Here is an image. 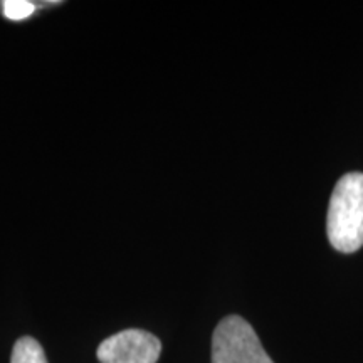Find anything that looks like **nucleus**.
Here are the masks:
<instances>
[{
    "label": "nucleus",
    "instance_id": "nucleus-1",
    "mask_svg": "<svg viewBox=\"0 0 363 363\" xmlns=\"http://www.w3.org/2000/svg\"><path fill=\"white\" fill-rule=\"evenodd\" d=\"M330 244L340 252H355L363 246V174L352 172L335 185L326 216Z\"/></svg>",
    "mask_w": 363,
    "mask_h": 363
},
{
    "label": "nucleus",
    "instance_id": "nucleus-2",
    "mask_svg": "<svg viewBox=\"0 0 363 363\" xmlns=\"http://www.w3.org/2000/svg\"><path fill=\"white\" fill-rule=\"evenodd\" d=\"M212 363H274L261 340L242 316L219 321L212 335Z\"/></svg>",
    "mask_w": 363,
    "mask_h": 363
},
{
    "label": "nucleus",
    "instance_id": "nucleus-3",
    "mask_svg": "<svg viewBox=\"0 0 363 363\" xmlns=\"http://www.w3.org/2000/svg\"><path fill=\"white\" fill-rule=\"evenodd\" d=\"M162 342L145 330H123L106 338L98 347L96 357L101 363H157Z\"/></svg>",
    "mask_w": 363,
    "mask_h": 363
},
{
    "label": "nucleus",
    "instance_id": "nucleus-4",
    "mask_svg": "<svg viewBox=\"0 0 363 363\" xmlns=\"http://www.w3.org/2000/svg\"><path fill=\"white\" fill-rule=\"evenodd\" d=\"M11 363H49L43 345L33 337H22L13 345Z\"/></svg>",
    "mask_w": 363,
    "mask_h": 363
},
{
    "label": "nucleus",
    "instance_id": "nucleus-5",
    "mask_svg": "<svg viewBox=\"0 0 363 363\" xmlns=\"http://www.w3.org/2000/svg\"><path fill=\"white\" fill-rule=\"evenodd\" d=\"M2 12L7 19L11 21H24L27 17H30L35 12V2H29V0H4L2 4Z\"/></svg>",
    "mask_w": 363,
    "mask_h": 363
}]
</instances>
